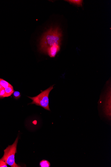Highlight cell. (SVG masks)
I'll return each mask as SVG.
<instances>
[{
  "mask_svg": "<svg viewBox=\"0 0 111 167\" xmlns=\"http://www.w3.org/2000/svg\"><path fill=\"white\" fill-rule=\"evenodd\" d=\"M70 2L71 4H72L76 5L78 6H82L83 1H80V0H70V1H66Z\"/></svg>",
  "mask_w": 111,
  "mask_h": 167,
  "instance_id": "9c48e42d",
  "label": "cell"
},
{
  "mask_svg": "<svg viewBox=\"0 0 111 167\" xmlns=\"http://www.w3.org/2000/svg\"><path fill=\"white\" fill-rule=\"evenodd\" d=\"M60 45L58 44H54L47 49L45 53L47 54L51 58H54L60 50Z\"/></svg>",
  "mask_w": 111,
  "mask_h": 167,
  "instance_id": "277c9868",
  "label": "cell"
},
{
  "mask_svg": "<svg viewBox=\"0 0 111 167\" xmlns=\"http://www.w3.org/2000/svg\"><path fill=\"white\" fill-rule=\"evenodd\" d=\"M7 164L4 162L2 161V159H0V167H7Z\"/></svg>",
  "mask_w": 111,
  "mask_h": 167,
  "instance_id": "8fae6325",
  "label": "cell"
},
{
  "mask_svg": "<svg viewBox=\"0 0 111 167\" xmlns=\"http://www.w3.org/2000/svg\"><path fill=\"white\" fill-rule=\"evenodd\" d=\"M0 85L5 89L7 87H13L11 84L4 79L0 78Z\"/></svg>",
  "mask_w": 111,
  "mask_h": 167,
  "instance_id": "52a82bcc",
  "label": "cell"
},
{
  "mask_svg": "<svg viewBox=\"0 0 111 167\" xmlns=\"http://www.w3.org/2000/svg\"><path fill=\"white\" fill-rule=\"evenodd\" d=\"M5 93L4 89H2V90L0 92V98H5Z\"/></svg>",
  "mask_w": 111,
  "mask_h": 167,
  "instance_id": "7c38bea8",
  "label": "cell"
},
{
  "mask_svg": "<svg viewBox=\"0 0 111 167\" xmlns=\"http://www.w3.org/2000/svg\"><path fill=\"white\" fill-rule=\"evenodd\" d=\"M5 91V98L11 96L13 94L14 91L13 87H9L4 89Z\"/></svg>",
  "mask_w": 111,
  "mask_h": 167,
  "instance_id": "8992f818",
  "label": "cell"
},
{
  "mask_svg": "<svg viewBox=\"0 0 111 167\" xmlns=\"http://www.w3.org/2000/svg\"><path fill=\"white\" fill-rule=\"evenodd\" d=\"M4 88L2 87L1 85H0V92L1 91L2 89H4Z\"/></svg>",
  "mask_w": 111,
  "mask_h": 167,
  "instance_id": "4fadbf2b",
  "label": "cell"
},
{
  "mask_svg": "<svg viewBox=\"0 0 111 167\" xmlns=\"http://www.w3.org/2000/svg\"><path fill=\"white\" fill-rule=\"evenodd\" d=\"M111 94V93L109 94V92H108V94L107 100L106 101L105 107V111L106 115H107L108 118H110L111 117V95L110 96V95Z\"/></svg>",
  "mask_w": 111,
  "mask_h": 167,
  "instance_id": "5b68a950",
  "label": "cell"
},
{
  "mask_svg": "<svg viewBox=\"0 0 111 167\" xmlns=\"http://www.w3.org/2000/svg\"><path fill=\"white\" fill-rule=\"evenodd\" d=\"M39 166L40 167H50L51 164L48 161L44 159L40 162Z\"/></svg>",
  "mask_w": 111,
  "mask_h": 167,
  "instance_id": "ba28073f",
  "label": "cell"
},
{
  "mask_svg": "<svg viewBox=\"0 0 111 167\" xmlns=\"http://www.w3.org/2000/svg\"><path fill=\"white\" fill-rule=\"evenodd\" d=\"M13 94L14 98L16 99H18L21 96L20 93L18 91H14Z\"/></svg>",
  "mask_w": 111,
  "mask_h": 167,
  "instance_id": "30bf717a",
  "label": "cell"
},
{
  "mask_svg": "<svg viewBox=\"0 0 111 167\" xmlns=\"http://www.w3.org/2000/svg\"><path fill=\"white\" fill-rule=\"evenodd\" d=\"M62 36L61 29L58 27H51L42 36L39 49L41 52L45 53L49 47L54 44L60 45Z\"/></svg>",
  "mask_w": 111,
  "mask_h": 167,
  "instance_id": "6da1fadb",
  "label": "cell"
},
{
  "mask_svg": "<svg viewBox=\"0 0 111 167\" xmlns=\"http://www.w3.org/2000/svg\"><path fill=\"white\" fill-rule=\"evenodd\" d=\"M19 138L18 136L14 143L9 146L4 150V154L1 159L11 167H21L17 164L15 160V155L17 153V147L18 143Z\"/></svg>",
  "mask_w": 111,
  "mask_h": 167,
  "instance_id": "7a4b0ae2",
  "label": "cell"
},
{
  "mask_svg": "<svg viewBox=\"0 0 111 167\" xmlns=\"http://www.w3.org/2000/svg\"><path fill=\"white\" fill-rule=\"evenodd\" d=\"M53 86L54 85L51 86L42 92L37 96L29 97L33 101L31 104H35L36 106L42 107L47 110L50 111L49 107V95L51 91L53 89Z\"/></svg>",
  "mask_w": 111,
  "mask_h": 167,
  "instance_id": "3957f363",
  "label": "cell"
}]
</instances>
